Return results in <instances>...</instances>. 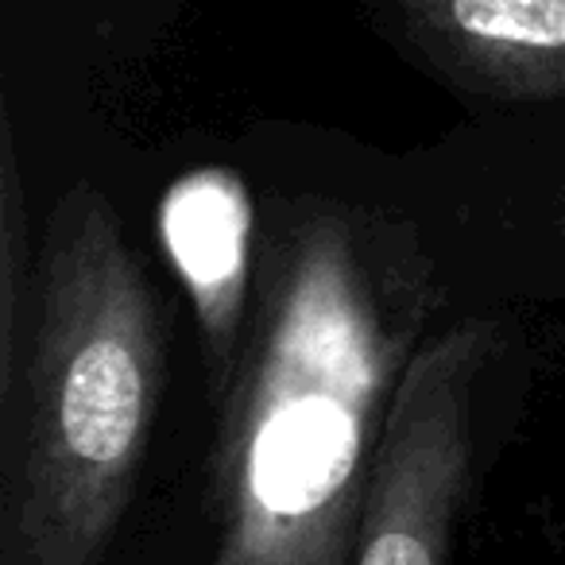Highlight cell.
<instances>
[{
	"instance_id": "6da1fadb",
	"label": "cell",
	"mask_w": 565,
	"mask_h": 565,
	"mask_svg": "<svg viewBox=\"0 0 565 565\" xmlns=\"http://www.w3.org/2000/svg\"><path fill=\"white\" fill-rule=\"evenodd\" d=\"M438 291L407 225L282 213L213 449V565H353L387 415Z\"/></svg>"
},
{
	"instance_id": "7a4b0ae2",
	"label": "cell",
	"mask_w": 565,
	"mask_h": 565,
	"mask_svg": "<svg viewBox=\"0 0 565 565\" xmlns=\"http://www.w3.org/2000/svg\"><path fill=\"white\" fill-rule=\"evenodd\" d=\"M163 307L117 213L74 186L51 210L32 333L0 403V565H105L163 399Z\"/></svg>"
},
{
	"instance_id": "3957f363",
	"label": "cell",
	"mask_w": 565,
	"mask_h": 565,
	"mask_svg": "<svg viewBox=\"0 0 565 565\" xmlns=\"http://www.w3.org/2000/svg\"><path fill=\"white\" fill-rule=\"evenodd\" d=\"M488 356L492 333L480 322L454 326L411 356L387 415L353 565H449Z\"/></svg>"
},
{
	"instance_id": "277c9868",
	"label": "cell",
	"mask_w": 565,
	"mask_h": 565,
	"mask_svg": "<svg viewBox=\"0 0 565 565\" xmlns=\"http://www.w3.org/2000/svg\"><path fill=\"white\" fill-rule=\"evenodd\" d=\"M159 236L194 302L210 384L225 395L241 361L256 287L252 198L244 182L225 167L182 174L159 205Z\"/></svg>"
},
{
	"instance_id": "5b68a950",
	"label": "cell",
	"mask_w": 565,
	"mask_h": 565,
	"mask_svg": "<svg viewBox=\"0 0 565 565\" xmlns=\"http://www.w3.org/2000/svg\"><path fill=\"white\" fill-rule=\"evenodd\" d=\"M403 35L495 102L565 97V0H399Z\"/></svg>"
},
{
	"instance_id": "8992f818",
	"label": "cell",
	"mask_w": 565,
	"mask_h": 565,
	"mask_svg": "<svg viewBox=\"0 0 565 565\" xmlns=\"http://www.w3.org/2000/svg\"><path fill=\"white\" fill-rule=\"evenodd\" d=\"M40 259H32V213L24 202L12 128L0 140V403L17 392L24 369V345L32 333Z\"/></svg>"
}]
</instances>
